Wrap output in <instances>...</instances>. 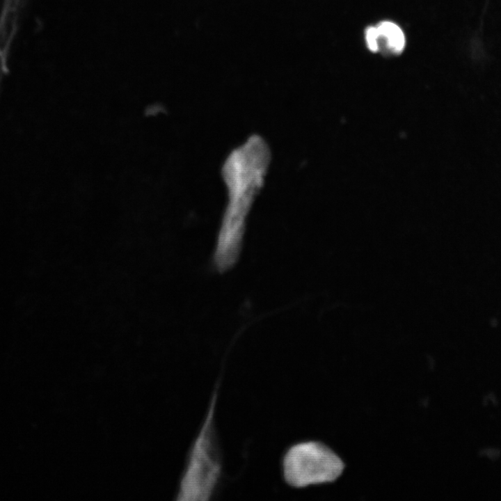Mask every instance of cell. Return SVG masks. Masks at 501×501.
Listing matches in <instances>:
<instances>
[{
  "label": "cell",
  "instance_id": "1",
  "mask_svg": "<svg viewBox=\"0 0 501 501\" xmlns=\"http://www.w3.org/2000/svg\"><path fill=\"white\" fill-rule=\"evenodd\" d=\"M269 157L265 144L253 138L235 150L225 162L223 175L228 200L214 253V265L221 273L238 261L246 219L262 186Z\"/></svg>",
  "mask_w": 501,
  "mask_h": 501
},
{
  "label": "cell",
  "instance_id": "2",
  "mask_svg": "<svg viewBox=\"0 0 501 501\" xmlns=\"http://www.w3.org/2000/svg\"><path fill=\"white\" fill-rule=\"evenodd\" d=\"M216 392L191 450L183 476L180 497L184 500H209L219 484L223 460L214 423Z\"/></svg>",
  "mask_w": 501,
  "mask_h": 501
},
{
  "label": "cell",
  "instance_id": "3",
  "mask_svg": "<svg viewBox=\"0 0 501 501\" xmlns=\"http://www.w3.org/2000/svg\"><path fill=\"white\" fill-rule=\"evenodd\" d=\"M344 464L328 445L317 440H305L290 445L281 461L283 479L294 488L333 482L340 477Z\"/></svg>",
  "mask_w": 501,
  "mask_h": 501
},
{
  "label": "cell",
  "instance_id": "4",
  "mask_svg": "<svg viewBox=\"0 0 501 501\" xmlns=\"http://www.w3.org/2000/svg\"><path fill=\"white\" fill-rule=\"evenodd\" d=\"M378 51L399 54L405 47V36L401 28L390 21L379 22L376 26Z\"/></svg>",
  "mask_w": 501,
  "mask_h": 501
},
{
  "label": "cell",
  "instance_id": "5",
  "mask_svg": "<svg viewBox=\"0 0 501 501\" xmlns=\"http://www.w3.org/2000/svg\"><path fill=\"white\" fill-rule=\"evenodd\" d=\"M377 29L375 26H369L365 32V40L368 49L373 51H378Z\"/></svg>",
  "mask_w": 501,
  "mask_h": 501
}]
</instances>
